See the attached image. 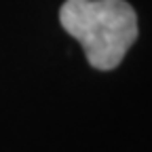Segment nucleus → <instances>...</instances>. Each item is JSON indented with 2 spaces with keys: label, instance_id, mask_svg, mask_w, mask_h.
<instances>
[{
  "label": "nucleus",
  "instance_id": "obj_1",
  "mask_svg": "<svg viewBox=\"0 0 152 152\" xmlns=\"http://www.w3.org/2000/svg\"><path fill=\"white\" fill-rule=\"evenodd\" d=\"M61 28L76 38L91 68L114 70L137 40V15L127 0H66Z\"/></svg>",
  "mask_w": 152,
  "mask_h": 152
}]
</instances>
